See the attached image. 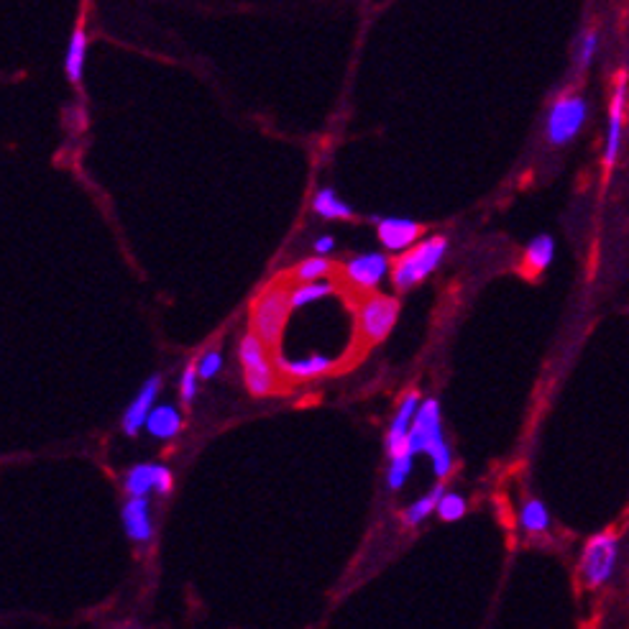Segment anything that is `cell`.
Instances as JSON below:
<instances>
[{"label":"cell","mask_w":629,"mask_h":629,"mask_svg":"<svg viewBox=\"0 0 629 629\" xmlns=\"http://www.w3.org/2000/svg\"><path fill=\"white\" fill-rule=\"evenodd\" d=\"M154 474L156 466L149 463H141V466H133L126 474V491L128 497H146L149 491H154Z\"/></svg>","instance_id":"21"},{"label":"cell","mask_w":629,"mask_h":629,"mask_svg":"<svg viewBox=\"0 0 629 629\" xmlns=\"http://www.w3.org/2000/svg\"><path fill=\"white\" fill-rule=\"evenodd\" d=\"M146 430L159 440L174 438L182 430V415L172 404H159V407L151 410L149 420H146Z\"/></svg>","instance_id":"16"},{"label":"cell","mask_w":629,"mask_h":629,"mask_svg":"<svg viewBox=\"0 0 629 629\" xmlns=\"http://www.w3.org/2000/svg\"><path fill=\"white\" fill-rule=\"evenodd\" d=\"M223 369V356L218 351H208L205 356L197 361V371H200V379H213L218 371Z\"/></svg>","instance_id":"27"},{"label":"cell","mask_w":629,"mask_h":629,"mask_svg":"<svg viewBox=\"0 0 629 629\" xmlns=\"http://www.w3.org/2000/svg\"><path fill=\"white\" fill-rule=\"evenodd\" d=\"M85 57H87V34L85 26H77L70 36V47H67V57H64V72L72 85H80L82 72H85Z\"/></svg>","instance_id":"17"},{"label":"cell","mask_w":629,"mask_h":629,"mask_svg":"<svg viewBox=\"0 0 629 629\" xmlns=\"http://www.w3.org/2000/svg\"><path fill=\"white\" fill-rule=\"evenodd\" d=\"M123 527H126V535L131 537L133 543H146V540H151L154 525H151L149 499L128 497V502L123 504Z\"/></svg>","instance_id":"13"},{"label":"cell","mask_w":629,"mask_h":629,"mask_svg":"<svg viewBox=\"0 0 629 629\" xmlns=\"http://www.w3.org/2000/svg\"><path fill=\"white\" fill-rule=\"evenodd\" d=\"M407 451L415 453V456L417 453H428L438 479H445L453 471V453L445 443L438 399H428V402L420 404L415 422H412L410 440H407Z\"/></svg>","instance_id":"1"},{"label":"cell","mask_w":629,"mask_h":629,"mask_svg":"<svg viewBox=\"0 0 629 629\" xmlns=\"http://www.w3.org/2000/svg\"><path fill=\"white\" fill-rule=\"evenodd\" d=\"M330 261L325 259V256H315V259H305L302 264L295 266V272H292V277L297 279V282H320V279H325L330 274Z\"/></svg>","instance_id":"24"},{"label":"cell","mask_w":629,"mask_h":629,"mask_svg":"<svg viewBox=\"0 0 629 629\" xmlns=\"http://www.w3.org/2000/svg\"><path fill=\"white\" fill-rule=\"evenodd\" d=\"M589 100L581 93H566L555 98L545 116V139L550 146H568L578 139V133L586 128L589 121Z\"/></svg>","instance_id":"3"},{"label":"cell","mask_w":629,"mask_h":629,"mask_svg":"<svg viewBox=\"0 0 629 629\" xmlns=\"http://www.w3.org/2000/svg\"><path fill=\"white\" fill-rule=\"evenodd\" d=\"M312 210H315L320 218L328 220H346L353 215V210L348 208L346 202L335 195V190H330V187H323V190L315 192V197H312Z\"/></svg>","instance_id":"19"},{"label":"cell","mask_w":629,"mask_h":629,"mask_svg":"<svg viewBox=\"0 0 629 629\" xmlns=\"http://www.w3.org/2000/svg\"><path fill=\"white\" fill-rule=\"evenodd\" d=\"M520 527L527 535H543L550 530V512L540 499H527L520 509Z\"/></svg>","instance_id":"20"},{"label":"cell","mask_w":629,"mask_h":629,"mask_svg":"<svg viewBox=\"0 0 629 629\" xmlns=\"http://www.w3.org/2000/svg\"><path fill=\"white\" fill-rule=\"evenodd\" d=\"M131 629H133V627H131Z\"/></svg>","instance_id":"31"},{"label":"cell","mask_w":629,"mask_h":629,"mask_svg":"<svg viewBox=\"0 0 629 629\" xmlns=\"http://www.w3.org/2000/svg\"><path fill=\"white\" fill-rule=\"evenodd\" d=\"M289 310H292L289 289L282 287V284L266 287L254 300V307H251V330L259 335L266 346H274L279 341V335H282L284 325H287Z\"/></svg>","instance_id":"4"},{"label":"cell","mask_w":629,"mask_h":629,"mask_svg":"<svg viewBox=\"0 0 629 629\" xmlns=\"http://www.w3.org/2000/svg\"><path fill=\"white\" fill-rule=\"evenodd\" d=\"M553 259H555V238L548 236V233H540V236H535L530 243H527L522 264H525L527 274L537 277V274H543L545 269L553 264Z\"/></svg>","instance_id":"15"},{"label":"cell","mask_w":629,"mask_h":629,"mask_svg":"<svg viewBox=\"0 0 629 629\" xmlns=\"http://www.w3.org/2000/svg\"><path fill=\"white\" fill-rule=\"evenodd\" d=\"M619 558H622V540L614 530H601L583 543L578 558V576L583 586L591 591L604 589L606 583L617 576Z\"/></svg>","instance_id":"2"},{"label":"cell","mask_w":629,"mask_h":629,"mask_svg":"<svg viewBox=\"0 0 629 629\" xmlns=\"http://www.w3.org/2000/svg\"><path fill=\"white\" fill-rule=\"evenodd\" d=\"M443 486H435L433 491H430V494H425V497L422 499H417L415 504H412L410 509H407V512H404V522H407V525H420V522H425L430 517V514L435 512V509H438V504H440V499H443Z\"/></svg>","instance_id":"22"},{"label":"cell","mask_w":629,"mask_h":629,"mask_svg":"<svg viewBox=\"0 0 629 629\" xmlns=\"http://www.w3.org/2000/svg\"><path fill=\"white\" fill-rule=\"evenodd\" d=\"M399 302L387 295H371L358 305V330L369 343L387 341V335L397 325Z\"/></svg>","instance_id":"8"},{"label":"cell","mask_w":629,"mask_h":629,"mask_svg":"<svg viewBox=\"0 0 629 629\" xmlns=\"http://www.w3.org/2000/svg\"><path fill=\"white\" fill-rule=\"evenodd\" d=\"M197 379H200V371H197V366H187L185 374H182V384H179V392H182V399H185L187 404H192V399H195Z\"/></svg>","instance_id":"28"},{"label":"cell","mask_w":629,"mask_h":629,"mask_svg":"<svg viewBox=\"0 0 629 629\" xmlns=\"http://www.w3.org/2000/svg\"><path fill=\"white\" fill-rule=\"evenodd\" d=\"M159 387H162V376L154 374L151 379L144 381L141 392L128 404L126 415H123V430L128 435H139L141 428H146V420H149L156 397H159Z\"/></svg>","instance_id":"10"},{"label":"cell","mask_w":629,"mask_h":629,"mask_svg":"<svg viewBox=\"0 0 629 629\" xmlns=\"http://www.w3.org/2000/svg\"><path fill=\"white\" fill-rule=\"evenodd\" d=\"M335 249V238L333 236H320L315 238V254L325 256Z\"/></svg>","instance_id":"30"},{"label":"cell","mask_w":629,"mask_h":629,"mask_svg":"<svg viewBox=\"0 0 629 629\" xmlns=\"http://www.w3.org/2000/svg\"><path fill=\"white\" fill-rule=\"evenodd\" d=\"M412 461H415V453H410L407 448H404L399 456L392 458V466H389V474H387L389 489H399V486H404V481L410 479Z\"/></svg>","instance_id":"25"},{"label":"cell","mask_w":629,"mask_h":629,"mask_svg":"<svg viewBox=\"0 0 629 629\" xmlns=\"http://www.w3.org/2000/svg\"><path fill=\"white\" fill-rule=\"evenodd\" d=\"M445 251H448V241L443 236L425 238L410 249L402 259L394 264L392 269V282L397 289H410L415 284H420L422 279L430 277L443 261Z\"/></svg>","instance_id":"5"},{"label":"cell","mask_w":629,"mask_h":629,"mask_svg":"<svg viewBox=\"0 0 629 629\" xmlns=\"http://www.w3.org/2000/svg\"><path fill=\"white\" fill-rule=\"evenodd\" d=\"M438 514L443 522H456L466 514V499L461 494H443L438 504Z\"/></svg>","instance_id":"26"},{"label":"cell","mask_w":629,"mask_h":629,"mask_svg":"<svg viewBox=\"0 0 629 629\" xmlns=\"http://www.w3.org/2000/svg\"><path fill=\"white\" fill-rule=\"evenodd\" d=\"M417 410H420V394L417 392H407L404 399L399 402L397 415H394L392 425H389L387 433V451L389 456H399V453L407 448V440H410V430L412 422H415Z\"/></svg>","instance_id":"9"},{"label":"cell","mask_w":629,"mask_h":629,"mask_svg":"<svg viewBox=\"0 0 629 629\" xmlns=\"http://www.w3.org/2000/svg\"><path fill=\"white\" fill-rule=\"evenodd\" d=\"M599 47H601V34L599 29H586L581 34V39H578L576 44V67L578 72H586L594 64L596 54H599Z\"/></svg>","instance_id":"23"},{"label":"cell","mask_w":629,"mask_h":629,"mask_svg":"<svg viewBox=\"0 0 629 629\" xmlns=\"http://www.w3.org/2000/svg\"><path fill=\"white\" fill-rule=\"evenodd\" d=\"M238 358L243 364V376H246V387L254 397H266L274 389V369L266 356V343L259 335L251 330L249 335H243L241 348H238Z\"/></svg>","instance_id":"7"},{"label":"cell","mask_w":629,"mask_h":629,"mask_svg":"<svg viewBox=\"0 0 629 629\" xmlns=\"http://www.w3.org/2000/svg\"><path fill=\"white\" fill-rule=\"evenodd\" d=\"M627 110H629V77L617 75L609 95V113H606V133H604V149H601V164L606 172H614L619 164V156L624 151V126H627Z\"/></svg>","instance_id":"6"},{"label":"cell","mask_w":629,"mask_h":629,"mask_svg":"<svg viewBox=\"0 0 629 629\" xmlns=\"http://www.w3.org/2000/svg\"><path fill=\"white\" fill-rule=\"evenodd\" d=\"M389 272V259L384 254H361L356 259H351L346 264V279L353 287L361 289H374L381 279L387 277Z\"/></svg>","instance_id":"11"},{"label":"cell","mask_w":629,"mask_h":629,"mask_svg":"<svg viewBox=\"0 0 629 629\" xmlns=\"http://www.w3.org/2000/svg\"><path fill=\"white\" fill-rule=\"evenodd\" d=\"M335 292L333 282H300L297 287L289 289V302H292V310H300V307L312 305V302H320L325 297H330Z\"/></svg>","instance_id":"18"},{"label":"cell","mask_w":629,"mask_h":629,"mask_svg":"<svg viewBox=\"0 0 629 629\" xmlns=\"http://www.w3.org/2000/svg\"><path fill=\"white\" fill-rule=\"evenodd\" d=\"M174 486V476L167 466H156V474H154V491L159 494H169Z\"/></svg>","instance_id":"29"},{"label":"cell","mask_w":629,"mask_h":629,"mask_svg":"<svg viewBox=\"0 0 629 629\" xmlns=\"http://www.w3.org/2000/svg\"><path fill=\"white\" fill-rule=\"evenodd\" d=\"M279 371H284L292 379H315V376L328 374L335 366V361L330 356H323V353H312V356L305 358H279Z\"/></svg>","instance_id":"14"},{"label":"cell","mask_w":629,"mask_h":629,"mask_svg":"<svg viewBox=\"0 0 629 629\" xmlns=\"http://www.w3.org/2000/svg\"><path fill=\"white\" fill-rule=\"evenodd\" d=\"M379 241L381 246L387 251H404L415 246L417 238H420L422 226L415 223V220H407V218H381L379 220Z\"/></svg>","instance_id":"12"}]
</instances>
